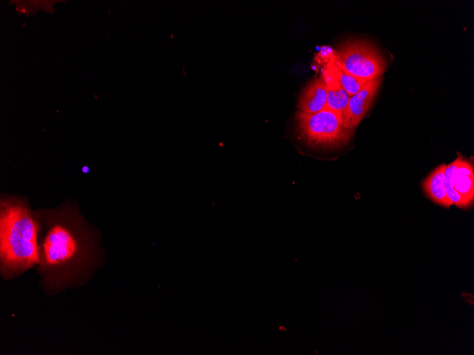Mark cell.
Instances as JSON below:
<instances>
[{
  "instance_id": "1",
  "label": "cell",
  "mask_w": 474,
  "mask_h": 355,
  "mask_svg": "<svg viewBox=\"0 0 474 355\" xmlns=\"http://www.w3.org/2000/svg\"><path fill=\"white\" fill-rule=\"evenodd\" d=\"M39 225L20 201H6L1 207L0 254L6 269H23L40 263Z\"/></svg>"
},
{
  "instance_id": "2",
  "label": "cell",
  "mask_w": 474,
  "mask_h": 355,
  "mask_svg": "<svg viewBox=\"0 0 474 355\" xmlns=\"http://www.w3.org/2000/svg\"><path fill=\"white\" fill-rule=\"evenodd\" d=\"M295 120L300 137L312 146L339 147L348 142L353 133L344 124L341 113L326 108L314 114L298 111Z\"/></svg>"
},
{
  "instance_id": "3",
  "label": "cell",
  "mask_w": 474,
  "mask_h": 355,
  "mask_svg": "<svg viewBox=\"0 0 474 355\" xmlns=\"http://www.w3.org/2000/svg\"><path fill=\"white\" fill-rule=\"evenodd\" d=\"M84 239L78 230L67 220L50 223L40 250V261L47 269L60 270L78 261L84 252Z\"/></svg>"
},
{
  "instance_id": "4",
  "label": "cell",
  "mask_w": 474,
  "mask_h": 355,
  "mask_svg": "<svg viewBox=\"0 0 474 355\" xmlns=\"http://www.w3.org/2000/svg\"><path fill=\"white\" fill-rule=\"evenodd\" d=\"M333 60L351 74L368 81L382 77L385 62L370 43L351 40L343 43L331 55Z\"/></svg>"
},
{
  "instance_id": "5",
  "label": "cell",
  "mask_w": 474,
  "mask_h": 355,
  "mask_svg": "<svg viewBox=\"0 0 474 355\" xmlns=\"http://www.w3.org/2000/svg\"><path fill=\"white\" fill-rule=\"evenodd\" d=\"M444 188L453 204L463 209L471 207L474 201L473 161L458 153L457 158L446 165Z\"/></svg>"
},
{
  "instance_id": "6",
  "label": "cell",
  "mask_w": 474,
  "mask_h": 355,
  "mask_svg": "<svg viewBox=\"0 0 474 355\" xmlns=\"http://www.w3.org/2000/svg\"><path fill=\"white\" fill-rule=\"evenodd\" d=\"M382 81V77L370 80L356 94L350 96L347 107L342 115L346 126L351 130L358 125L372 105Z\"/></svg>"
},
{
  "instance_id": "7",
  "label": "cell",
  "mask_w": 474,
  "mask_h": 355,
  "mask_svg": "<svg viewBox=\"0 0 474 355\" xmlns=\"http://www.w3.org/2000/svg\"><path fill=\"white\" fill-rule=\"evenodd\" d=\"M327 100L326 85L321 79L310 81L302 91L298 108L306 114H314L324 108Z\"/></svg>"
},
{
  "instance_id": "8",
  "label": "cell",
  "mask_w": 474,
  "mask_h": 355,
  "mask_svg": "<svg viewBox=\"0 0 474 355\" xmlns=\"http://www.w3.org/2000/svg\"><path fill=\"white\" fill-rule=\"evenodd\" d=\"M321 79L326 85L327 92V100L324 108L343 115L347 107L350 95L326 67L321 69Z\"/></svg>"
},
{
  "instance_id": "9",
  "label": "cell",
  "mask_w": 474,
  "mask_h": 355,
  "mask_svg": "<svg viewBox=\"0 0 474 355\" xmlns=\"http://www.w3.org/2000/svg\"><path fill=\"white\" fill-rule=\"evenodd\" d=\"M446 165L443 164L435 169L422 183L426 195L436 204L449 208L453 205L444 188Z\"/></svg>"
},
{
  "instance_id": "10",
  "label": "cell",
  "mask_w": 474,
  "mask_h": 355,
  "mask_svg": "<svg viewBox=\"0 0 474 355\" xmlns=\"http://www.w3.org/2000/svg\"><path fill=\"white\" fill-rule=\"evenodd\" d=\"M325 67L332 72L341 86L350 96L358 93L369 81L347 72L340 67L331 56Z\"/></svg>"
}]
</instances>
